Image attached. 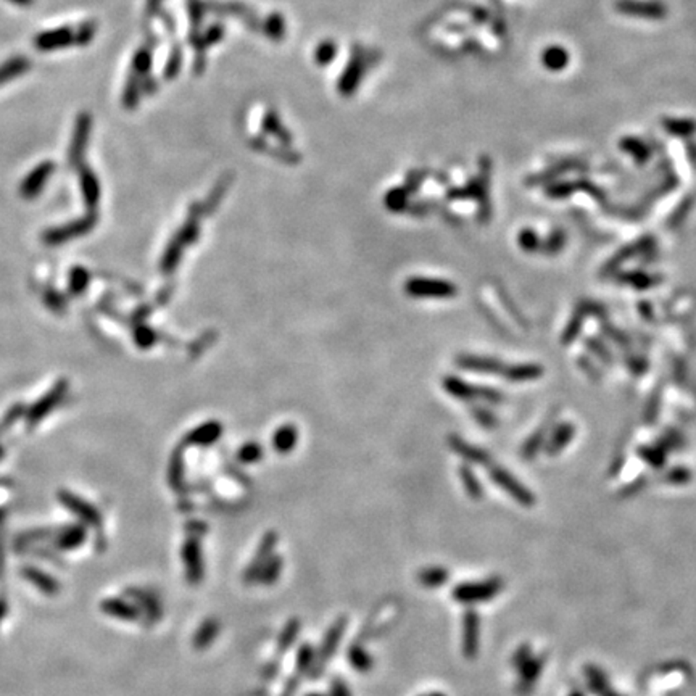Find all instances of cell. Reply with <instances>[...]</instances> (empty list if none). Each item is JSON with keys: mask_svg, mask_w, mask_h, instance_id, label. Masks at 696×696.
Wrapping results in <instances>:
<instances>
[{"mask_svg": "<svg viewBox=\"0 0 696 696\" xmlns=\"http://www.w3.org/2000/svg\"><path fill=\"white\" fill-rule=\"evenodd\" d=\"M182 562L186 566V577L192 585H197L204 579V558L202 548L197 538H189L182 546Z\"/></svg>", "mask_w": 696, "mask_h": 696, "instance_id": "9", "label": "cell"}, {"mask_svg": "<svg viewBox=\"0 0 696 696\" xmlns=\"http://www.w3.org/2000/svg\"><path fill=\"white\" fill-rule=\"evenodd\" d=\"M348 659L350 664H352L358 672H367L372 667V658L366 653L365 648H361L358 645H353L348 651Z\"/></svg>", "mask_w": 696, "mask_h": 696, "instance_id": "32", "label": "cell"}, {"mask_svg": "<svg viewBox=\"0 0 696 696\" xmlns=\"http://www.w3.org/2000/svg\"><path fill=\"white\" fill-rule=\"evenodd\" d=\"M92 128V117L88 112L79 113L74 123V131L70 143V151H68V163L71 168H79L83 165L84 152L88 147L89 134Z\"/></svg>", "mask_w": 696, "mask_h": 696, "instance_id": "4", "label": "cell"}, {"mask_svg": "<svg viewBox=\"0 0 696 696\" xmlns=\"http://www.w3.org/2000/svg\"><path fill=\"white\" fill-rule=\"evenodd\" d=\"M663 128L667 134L688 139L696 132V122L690 118H666L663 119Z\"/></svg>", "mask_w": 696, "mask_h": 696, "instance_id": "22", "label": "cell"}, {"mask_svg": "<svg viewBox=\"0 0 696 696\" xmlns=\"http://www.w3.org/2000/svg\"><path fill=\"white\" fill-rule=\"evenodd\" d=\"M569 52L561 47V45H550L546 47L542 54V63L546 70L550 71H561L565 70L569 63Z\"/></svg>", "mask_w": 696, "mask_h": 696, "instance_id": "20", "label": "cell"}, {"mask_svg": "<svg viewBox=\"0 0 696 696\" xmlns=\"http://www.w3.org/2000/svg\"><path fill=\"white\" fill-rule=\"evenodd\" d=\"M445 389H447L448 394H452L453 396H456V399H461V400L476 399V396H479V399L487 400V401H498L500 400V394L493 392V390L476 389V387H473V385L463 382L461 379H458V377L445 379Z\"/></svg>", "mask_w": 696, "mask_h": 696, "instance_id": "14", "label": "cell"}, {"mask_svg": "<svg viewBox=\"0 0 696 696\" xmlns=\"http://www.w3.org/2000/svg\"><path fill=\"white\" fill-rule=\"evenodd\" d=\"M31 68V60L26 59V57L16 55L11 57L7 61H4L0 65V85L7 84L11 79L21 76L26 71H30Z\"/></svg>", "mask_w": 696, "mask_h": 696, "instance_id": "18", "label": "cell"}, {"mask_svg": "<svg viewBox=\"0 0 696 696\" xmlns=\"http://www.w3.org/2000/svg\"><path fill=\"white\" fill-rule=\"evenodd\" d=\"M543 370L537 365H516V366H505L503 374L506 379L509 381H532V379H537L542 376Z\"/></svg>", "mask_w": 696, "mask_h": 696, "instance_id": "24", "label": "cell"}, {"mask_svg": "<svg viewBox=\"0 0 696 696\" xmlns=\"http://www.w3.org/2000/svg\"><path fill=\"white\" fill-rule=\"evenodd\" d=\"M261 456V448L255 444H249L240 448L239 452V459L242 463H253L256 459H260Z\"/></svg>", "mask_w": 696, "mask_h": 696, "instance_id": "40", "label": "cell"}, {"mask_svg": "<svg viewBox=\"0 0 696 696\" xmlns=\"http://www.w3.org/2000/svg\"><path fill=\"white\" fill-rule=\"evenodd\" d=\"M405 202H406V194L403 191H394L392 194L389 195L390 208H394V210L403 208Z\"/></svg>", "mask_w": 696, "mask_h": 696, "instance_id": "45", "label": "cell"}, {"mask_svg": "<svg viewBox=\"0 0 696 696\" xmlns=\"http://www.w3.org/2000/svg\"><path fill=\"white\" fill-rule=\"evenodd\" d=\"M619 13L643 20H664L667 7L659 0H619L615 4Z\"/></svg>", "mask_w": 696, "mask_h": 696, "instance_id": "5", "label": "cell"}, {"mask_svg": "<svg viewBox=\"0 0 696 696\" xmlns=\"http://www.w3.org/2000/svg\"><path fill=\"white\" fill-rule=\"evenodd\" d=\"M519 244L524 250L533 252L540 247V240H538L537 235H535L533 231H522L519 235Z\"/></svg>", "mask_w": 696, "mask_h": 696, "instance_id": "44", "label": "cell"}, {"mask_svg": "<svg viewBox=\"0 0 696 696\" xmlns=\"http://www.w3.org/2000/svg\"><path fill=\"white\" fill-rule=\"evenodd\" d=\"M297 444V430L292 427V425H285V427H281L278 432L274 434V447L279 453H287L290 452L293 447Z\"/></svg>", "mask_w": 696, "mask_h": 696, "instance_id": "29", "label": "cell"}, {"mask_svg": "<svg viewBox=\"0 0 696 696\" xmlns=\"http://www.w3.org/2000/svg\"><path fill=\"white\" fill-rule=\"evenodd\" d=\"M218 632H220V623L216 619H206L205 623L199 627L197 632L192 638L194 648L197 649H205L211 645V642L218 637Z\"/></svg>", "mask_w": 696, "mask_h": 696, "instance_id": "23", "label": "cell"}, {"mask_svg": "<svg viewBox=\"0 0 696 696\" xmlns=\"http://www.w3.org/2000/svg\"><path fill=\"white\" fill-rule=\"evenodd\" d=\"M461 480H463V484H464V488H466V492H468V495L471 498H480L482 497V485H480V482L477 480V477L473 474V471H471L469 468H463L461 469Z\"/></svg>", "mask_w": 696, "mask_h": 696, "instance_id": "34", "label": "cell"}, {"mask_svg": "<svg viewBox=\"0 0 696 696\" xmlns=\"http://www.w3.org/2000/svg\"><path fill=\"white\" fill-rule=\"evenodd\" d=\"M79 177H81V189L84 195V202L88 205V208H94L100 199V186L99 181H97V176L94 175L89 166H79Z\"/></svg>", "mask_w": 696, "mask_h": 696, "instance_id": "17", "label": "cell"}, {"mask_svg": "<svg viewBox=\"0 0 696 696\" xmlns=\"http://www.w3.org/2000/svg\"><path fill=\"white\" fill-rule=\"evenodd\" d=\"M151 63H152L151 54H148L147 50H139L134 57V71L137 74H146L148 71V68H151Z\"/></svg>", "mask_w": 696, "mask_h": 696, "instance_id": "42", "label": "cell"}, {"mask_svg": "<svg viewBox=\"0 0 696 696\" xmlns=\"http://www.w3.org/2000/svg\"><path fill=\"white\" fill-rule=\"evenodd\" d=\"M345 627H347V620H345L343 618H341V619L337 620L336 624H334L331 627L329 632H327V634H326L323 648H321V651L318 654V666H316V667H318V669H321V667H324V664L327 663V661L331 659V656L337 649L338 643H341L342 637H343Z\"/></svg>", "mask_w": 696, "mask_h": 696, "instance_id": "15", "label": "cell"}, {"mask_svg": "<svg viewBox=\"0 0 696 696\" xmlns=\"http://www.w3.org/2000/svg\"><path fill=\"white\" fill-rule=\"evenodd\" d=\"M405 289L416 298H452L456 293V287L452 283L430 278L408 279Z\"/></svg>", "mask_w": 696, "mask_h": 696, "instance_id": "3", "label": "cell"}, {"mask_svg": "<svg viewBox=\"0 0 696 696\" xmlns=\"http://www.w3.org/2000/svg\"><path fill=\"white\" fill-rule=\"evenodd\" d=\"M136 341H137V343L142 345V347H147V345H151L153 342L152 332L146 329V327H142V329L136 332Z\"/></svg>", "mask_w": 696, "mask_h": 696, "instance_id": "47", "label": "cell"}, {"mask_svg": "<svg viewBox=\"0 0 696 696\" xmlns=\"http://www.w3.org/2000/svg\"><path fill=\"white\" fill-rule=\"evenodd\" d=\"M334 50H336V49H334L332 44H329V42L323 44L318 49V54H316V55H318V60L323 61V63H327L334 57Z\"/></svg>", "mask_w": 696, "mask_h": 696, "instance_id": "46", "label": "cell"}, {"mask_svg": "<svg viewBox=\"0 0 696 696\" xmlns=\"http://www.w3.org/2000/svg\"><path fill=\"white\" fill-rule=\"evenodd\" d=\"M281 572H283V560H281L279 556L273 555L266 562H264V566L260 569V572H258L256 582H260L263 585H271L279 579Z\"/></svg>", "mask_w": 696, "mask_h": 696, "instance_id": "27", "label": "cell"}, {"mask_svg": "<svg viewBox=\"0 0 696 696\" xmlns=\"http://www.w3.org/2000/svg\"><path fill=\"white\" fill-rule=\"evenodd\" d=\"M95 223H97V215L95 213H90V215L81 218V220H76L73 223L63 224V226L49 229V231L44 232L42 240L50 247L52 245L54 247L61 245V244L68 242V240L81 237V235L88 234L90 229L95 226Z\"/></svg>", "mask_w": 696, "mask_h": 696, "instance_id": "2", "label": "cell"}, {"mask_svg": "<svg viewBox=\"0 0 696 696\" xmlns=\"http://www.w3.org/2000/svg\"><path fill=\"white\" fill-rule=\"evenodd\" d=\"M0 452H2V448H0Z\"/></svg>", "mask_w": 696, "mask_h": 696, "instance_id": "54", "label": "cell"}, {"mask_svg": "<svg viewBox=\"0 0 696 696\" xmlns=\"http://www.w3.org/2000/svg\"><path fill=\"white\" fill-rule=\"evenodd\" d=\"M450 444L454 447V450H456V453L461 454V456L464 459H468V461L477 463V464H485V463H488V454L485 452L479 450V448H474V447H471L468 444H464V442L458 440L456 437H454V439L450 442Z\"/></svg>", "mask_w": 696, "mask_h": 696, "instance_id": "28", "label": "cell"}, {"mask_svg": "<svg viewBox=\"0 0 696 696\" xmlns=\"http://www.w3.org/2000/svg\"><path fill=\"white\" fill-rule=\"evenodd\" d=\"M427 696H445V695H444V693H430V695H427Z\"/></svg>", "mask_w": 696, "mask_h": 696, "instance_id": "52", "label": "cell"}, {"mask_svg": "<svg viewBox=\"0 0 696 696\" xmlns=\"http://www.w3.org/2000/svg\"><path fill=\"white\" fill-rule=\"evenodd\" d=\"M276 543H278V535H276L274 532H268L266 535H264L260 546H258V551H256L255 558H253V561L250 562L249 567H247L245 574H244V579H245L247 584L256 582L258 572H260V569L264 566V562H266L269 558L273 556Z\"/></svg>", "mask_w": 696, "mask_h": 696, "instance_id": "13", "label": "cell"}, {"mask_svg": "<svg viewBox=\"0 0 696 696\" xmlns=\"http://www.w3.org/2000/svg\"><path fill=\"white\" fill-rule=\"evenodd\" d=\"M490 477L495 484L502 487L503 490L508 493L509 497H513L517 503H521L522 506H533L535 503L533 493L522 485L513 474L508 473V471L502 468H492Z\"/></svg>", "mask_w": 696, "mask_h": 696, "instance_id": "6", "label": "cell"}, {"mask_svg": "<svg viewBox=\"0 0 696 696\" xmlns=\"http://www.w3.org/2000/svg\"><path fill=\"white\" fill-rule=\"evenodd\" d=\"M97 25L95 21H84L78 26V30L74 31V44L79 45V47H84V45L90 44L92 39L95 36Z\"/></svg>", "mask_w": 696, "mask_h": 696, "instance_id": "33", "label": "cell"}, {"mask_svg": "<svg viewBox=\"0 0 696 696\" xmlns=\"http://www.w3.org/2000/svg\"><path fill=\"white\" fill-rule=\"evenodd\" d=\"M298 630H300V620L292 619L290 623L285 625L283 635L279 637V651H285V649L292 645L295 637L298 635Z\"/></svg>", "mask_w": 696, "mask_h": 696, "instance_id": "36", "label": "cell"}, {"mask_svg": "<svg viewBox=\"0 0 696 696\" xmlns=\"http://www.w3.org/2000/svg\"><path fill=\"white\" fill-rule=\"evenodd\" d=\"M532 656H533L532 647L529 645V643H524V645H521L514 651L513 658H511V666H513L516 671H519V669H522V667H524L529 663V661H531Z\"/></svg>", "mask_w": 696, "mask_h": 696, "instance_id": "38", "label": "cell"}, {"mask_svg": "<svg viewBox=\"0 0 696 696\" xmlns=\"http://www.w3.org/2000/svg\"><path fill=\"white\" fill-rule=\"evenodd\" d=\"M480 643V615L474 609H468L463 614V654L468 659H476L479 654Z\"/></svg>", "mask_w": 696, "mask_h": 696, "instance_id": "7", "label": "cell"}, {"mask_svg": "<svg viewBox=\"0 0 696 696\" xmlns=\"http://www.w3.org/2000/svg\"><path fill=\"white\" fill-rule=\"evenodd\" d=\"M332 696H350L347 685L342 680H336L332 685Z\"/></svg>", "mask_w": 696, "mask_h": 696, "instance_id": "48", "label": "cell"}, {"mask_svg": "<svg viewBox=\"0 0 696 696\" xmlns=\"http://www.w3.org/2000/svg\"><path fill=\"white\" fill-rule=\"evenodd\" d=\"M690 479H692V474H690V471L685 468L672 469L671 473L666 476V482H671V484L676 485L687 484V482H690Z\"/></svg>", "mask_w": 696, "mask_h": 696, "instance_id": "43", "label": "cell"}, {"mask_svg": "<svg viewBox=\"0 0 696 696\" xmlns=\"http://www.w3.org/2000/svg\"><path fill=\"white\" fill-rule=\"evenodd\" d=\"M458 365L466 370L477 371V372H487V374H500L502 376L505 365L500 363L498 360L487 358V356H474V355H466L461 356L458 360Z\"/></svg>", "mask_w": 696, "mask_h": 696, "instance_id": "16", "label": "cell"}, {"mask_svg": "<svg viewBox=\"0 0 696 696\" xmlns=\"http://www.w3.org/2000/svg\"><path fill=\"white\" fill-rule=\"evenodd\" d=\"M574 189L575 186L571 182H555L553 186H550L548 187V191H546V194H548V197H553V199H565L567 197V195H571L574 192Z\"/></svg>", "mask_w": 696, "mask_h": 696, "instance_id": "39", "label": "cell"}, {"mask_svg": "<svg viewBox=\"0 0 696 696\" xmlns=\"http://www.w3.org/2000/svg\"><path fill=\"white\" fill-rule=\"evenodd\" d=\"M448 577H450V572L442 566L424 567L418 574L419 584L425 586V589H439V586H444L448 582Z\"/></svg>", "mask_w": 696, "mask_h": 696, "instance_id": "21", "label": "cell"}, {"mask_svg": "<svg viewBox=\"0 0 696 696\" xmlns=\"http://www.w3.org/2000/svg\"><path fill=\"white\" fill-rule=\"evenodd\" d=\"M567 696H585V693L580 688H574V690H571V692L567 693Z\"/></svg>", "mask_w": 696, "mask_h": 696, "instance_id": "50", "label": "cell"}, {"mask_svg": "<svg viewBox=\"0 0 696 696\" xmlns=\"http://www.w3.org/2000/svg\"><path fill=\"white\" fill-rule=\"evenodd\" d=\"M603 696H624V695H620V693H618V692H614V690H611V688H609V690H608V692H606L605 695H603Z\"/></svg>", "mask_w": 696, "mask_h": 696, "instance_id": "51", "label": "cell"}, {"mask_svg": "<svg viewBox=\"0 0 696 696\" xmlns=\"http://www.w3.org/2000/svg\"><path fill=\"white\" fill-rule=\"evenodd\" d=\"M312 696H319V695H312Z\"/></svg>", "mask_w": 696, "mask_h": 696, "instance_id": "53", "label": "cell"}, {"mask_svg": "<svg viewBox=\"0 0 696 696\" xmlns=\"http://www.w3.org/2000/svg\"><path fill=\"white\" fill-rule=\"evenodd\" d=\"M220 434H221V425L216 423H210V424H204L202 427L195 429L194 432L189 434L187 440L195 445H210L218 439V437H220Z\"/></svg>", "mask_w": 696, "mask_h": 696, "instance_id": "26", "label": "cell"}, {"mask_svg": "<svg viewBox=\"0 0 696 696\" xmlns=\"http://www.w3.org/2000/svg\"><path fill=\"white\" fill-rule=\"evenodd\" d=\"M620 148L629 153L630 157H634L635 162L640 165L647 163L648 160L651 158V151H649V147L643 141L637 139V137H624V139L620 141Z\"/></svg>", "mask_w": 696, "mask_h": 696, "instance_id": "25", "label": "cell"}, {"mask_svg": "<svg viewBox=\"0 0 696 696\" xmlns=\"http://www.w3.org/2000/svg\"><path fill=\"white\" fill-rule=\"evenodd\" d=\"M572 435H574V427H572V424H561V427L556 430L555 432V437H553V440L550 442V445H548V453L550 454H556V453H560L562 448H565L569 442H571L572 439Z\"/></svg>", "mask_w": 696, "mask_h": 696, "instance_id": "31", "label": "cell"}, {"mask_svg": "<svg viewBox=\"0 0 696 696\" xmlns=\"http://www.w3.org/2000/svg\"><path fill=\"white\" fill-rule=\"evenodd\" d=\"M71 44H74V31L70 26H61L59 30L44 31L34 37V47L41 52L63 49Z\"/></svg>", "mask_w": 696, "mask_h": 696, "instance_id": "12", "label": "cell"}, {"mask_svg": "<svg viewBox=\"0 0 696 696\" xmlns=\"http://www.w3.org/2000/svg\"><path fill=\"white\" fill-rule=\"evenodd\" d=\"M584 676L586 680V688H589L590 693H594L596 696H603L609 690V678L601 667L594 664L585 666Z\"/></svg>", "mask_w": 696, "mask_h": 696, "instance_id": "19", "label": "cell"}, {"mask_svg": "<svg viewBox=\"0 0 696 696\" xmlns=\"http://www.w3.org/2000/svg\"><path fill=\"white\" fill-rule=\"evenodd\" d=\"M8 2L15 4V5H20V7H28V5L33 4V0H8Z\"/></svg>", "mask_w": 696, "mask_h": 696, "instance_id": "49", "label": "cell"}, {"mask_svg": "<svg viewBox=\"0 0 696 696\" xmlns=\"http://www.w3.org/2000/svg\"><path fill=\"white\" fill-rule=\"evenodd\" d=\"M107 609H108V613L122 615V618L129 619V620H134V618L137 615V611L134 608L124 605V603H122V601H113L112 606H108Z\"/></svg>", "mask_w": 696, "mask_h": 696, "instance_id": "41", "label": "cell"}, {"mask_svg": "<svg viewBox=\"0 0 696 696\" xmlns=\"http://www.w3.org/2000/svg\"><path fill=\"white\" fill-rule=\"evenodd\" d=\"M139 83H137L136 76H131L128 84H126L124 94H123V103L126 108H134L137 105V100H139Z\"/></svg>", "mask_w": 696, "mask_h": 696, "instance_id": "37", "label": "cell"}, {"mask_svg": "<svg viewBox=\"0 0 696 696\" xmlns=\"http://www.w3.org/2000/svg\"><path fill=\"white\" fill-rule=\"evenodd\" d=\"M61 498H63V502L70 506L73 511H76V513L81 514L84 519H88L89 522L99 521V513H97V511L92 508V506L85 505L84 502H81V500H78L76 497H73V495H70V493H63Z\"/></svg>", "mask_w": 696, "mask_h": 696, "instance_id": "30", "label": "cell"}, {"mask_svg": "<svg viewBox=\"0 0 696 696\" xmlns=\"http://www.w3.org/2000/svg\"><path fill=\"white\" fill-rule=\"evenodd\" d=\"M505 582L500 577H490L482 582H464L454 586L453 598L463 605H476L493 600L503 590Z\"/></svg>", "mask_w": 696, "mask_h": 696, "instance_id": "1", "label": "cell"}, {"mask_svg": "<svg viewBox=\"0 0 696 696\" xmlns=\"http://www.w3.org/2000/svg\"><path fill=\"white\" fill-rule=\"evenodd\" d=\"M66 390H68L66 381L57 382L54 389L49 390V392L45 394L36 405H33L30 408V411H28V423H30V425H34V424H37L39 421H42V419L47 416L52 410H55V408L59 406L63 396H65Z\"/></svg>", "mask_w": 696, "mask_h": 696, "instance_id": "8", "label": "cell"}, {"mask_svg": "<svg viewBox=\"0 0 696 696\" xmlns=\"http://www.w3.org/2000/svg\"><path fill=\"white\" fill-rule=\"evenodd\" d=\"M55 171V163L54 162H42L39 163L36 168H34L30 175L25 177V181L21 182L20 186V194L23 199L33 200L36 199L39 194L42 192V189L47 182L49 177L54 175Z\"/></svg>", "mask_w": 696, "mask_h": 696, "instance_id": "10", "label": "cell"}, {"mask_svg": "<svg viewBox=\"0 0 696 696\" xmlns=\"http://www.w3.org/2000/svg\"><path fill=\"white\" fill-rule=\"evenodd\" d=\"M89 279H90V276H89L88 271H85L84 268H74L73 271H71V276H70V290H71V293H74V295H78V293L84 292L85 287H88V284H89Z\"/></svg>", "mask_w": 696, "mask_h": 696, "instance_id": "35", "label": "cell"}, {"mask_svg": "<svg viewBox=\"0 0 696 696\" xmlns=\"http://www.w3.org/2000/svg\"><path fill=\"white\" fill-rule=\"evenodd\" d=\"M546 656L545 654H537L532 656L531 661L519 669V677H517L516 683V693L519 696H527L532 693V690L537 685L540 676H542V671L545 667Z\"/></svg>", "mask_w": 696, "mask_h": 696, "instance_id": "11", "label": "cell"}]
</instances>
